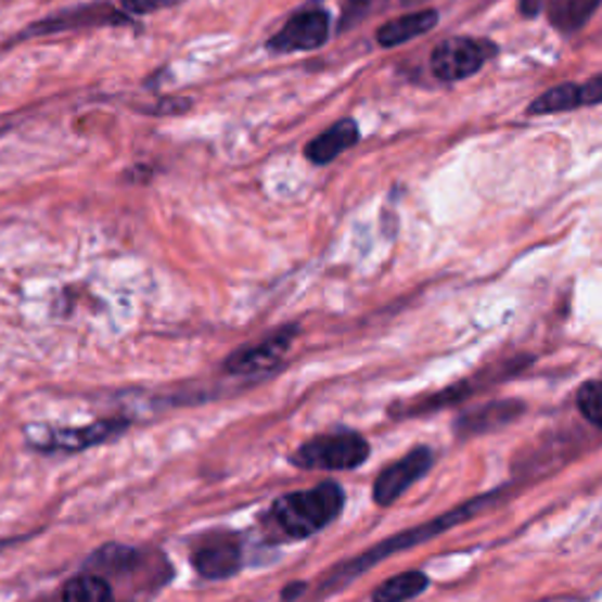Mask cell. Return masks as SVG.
Masks as SVG:
<instances>
[{"label": "cell", "mask_w": 602, "mask_h": 602, "mask_svg": "<svg viewBox=\"0 0 602 602\" xmlns=\"http://www.w3.org/2000/svg\"><path fill=\"white\" fill-rule=\"evenodd\" d=\"M344 489L337 483H320L280 497L271 509V521L290 539L313 537L337 521L344 511Z\"/></svg>", "instance_id": "obj_1"}, {"label": "cell", "mask_w": 602, "mask_h": 602, "mask_svg": "<svg viewBox=\"0 0 602 602\" xmlns=\"http://www.w3.org/2000/svg\"><path fill=\"white\" fill-rule=\"evenodd\" d=\"M492 497H495V495L475 497L473 501L464 503V507H457V509L450 511V513L438 515L436 521H428V523H424V525H417V527H412V529H405V531H400V535L388 537L386 541L376 543L374 549H370V551L362 553L360 558L351 560V563H346V565H342V567L334 569V572L330 574V577H328V581L323 584V588H320V591L328 593L330 588H337V586H344V584H348V581H354V579L360 577V574L366 572L368 567H372V565H376V563H382V560L390 558L394 553H398V551H402V549H412V546H417V543H424V541L436 539V537L440 535V531L452 529L454 525L464 523V521H469V517H473L478 511H483V509L487 507V501L492 499Z\"/></svg>", "instance_id": "obj_2"}, {"label": "cell", "mask_w": 602, "mask_h": 602, "mask_svg": "<svg viewBox=\"0 0 602 602\" xmlns=\"http://www.w3.org/2000/svg\"><path fill=\"white\" fill-rule=\"evenodd\" d=\"M370 457V443L354 431L325 433L311 438L292 454V464L311 471H348L358 469Z\"/></svg>", "instance_id": "obj_3"}, {"label": "cell", "mask_w": 602, "mask_h": 602, "mask_svg": "<svg viewBox=\"0 0 602 602\" xmlns=\"http://www.w3.org/2000/svg\"><path fill=\"white\" fill-rule=\"evenodd\" d=\"M495 54L497 46L492 40L452 36L431 52V72L440 80H461L481 72Z\"/></svg>", "instance_id": "obj_4"}, {"label": "cell", "mask_w": 602, "mask_h": 602, "mask_svg": "<svg viewBox=\"0 0 602 602\" xmlns=\"http://www.w3.org/2000/svg\"><path fill=\"white\" fill-rule=\"evenodd\" d=\"M135 20L125 12L118 3H88L78 8H68L57 15L46 17L40 24L29 26L22 34L24 38H38V36H50V34H66V31H82V29H102V26H128Z\"/></svg>", "instance_id": "obj_5"}, {"label": "cell", "mask_w": 602, "mask_h": 602, "mask_svg": "<svg viewBox=\"0 0 602 602\" xmlns=\"http://www.w3.org/2000/svg\"><path fill=\"white\" fill-rule=\"evenodd\" d=\"M330 38V17L320 8H304L283 24V29L276 31L266 48L278 54L316 50L325 46Z\"/></svg>", "instance_id": "obj_6"}, {"label": "cell", "mask_w": 602, "mask_h": 602, "mask_svg": "<svg viewBox=\"0 0 602 602\" xmlns=\"http://www.w3.org/2000/svg\"><path fill=\"white\" fill-rule=\"evenodd\" d=\"M433 466V452L428 447H414L410 454H405L402 459H398L396 464L386 466L380 475H376L374 487H372V497L380 507H390L402 492L431 471Z\"/></svg>", "instance_id": "obj_7"}, {"label": "cell", "mask_w": 602, "mask_h": 602, "mask_svg": "<svg viewBox=\"0 0 602 602\" xmlns=\"http://www.w3.org/2000/svg\"><path fill=\"white\" fill-rule=\"evenodd\" d=\"M294 328H287L283 332L273 334V337L259 342L257 346H247L235 351L229 360H227V370L233 374H255L261 370H271L276 368L280 358H283L294 340Z\"/></svg>", "instance_id": "obj_8"}, {"label": "cell", "mask_w": 602, "mask_h": 602, "mask_svg": "<svg viewBox=\"0 0 602 602\" xmlns=\"http://www.w3.org/2000/svg\"><path fill=\"white\" fill-rule=\"evenodd\" d=\"M243 551L233 539H215L193 553V567L207 579H227L241 569Z\"/></svg>", "instance_id": "obj_9"}, {"label": "cell", "mask_w": 602, "mask_h": 602, "mask_svg": "<svg viewBox=\"0 0 602 602\" xmlns=\"http://www.w3.org/2000/svg\"><path fill=\"white\" fill-rule=\"evenodd\" d=\"M523 412H525V405L521 400L487 402V405H483V408H475V410H469L466 414H461L457 422V433L464 438L478 436V433H487L492 428L507 426Z\"/></svg>", "instance_id": "obj_10"}, {"label": "cell", "mask_w": 602, "mask_h": 602, "mask_svg": "<svg viewBox=\"0 0 602 602\" xmlns=\"http://www.w3.org/2000/svg\"><path fill=\"white\" fill-rule=\"evenodd\" d=\"M358 139H360L358 123L354 118H344L340 123H334L323 135H318L313 142L306 146V158L316 165H328L334 158H340L344 151L356 146Z\"/></svg>", "instance_id": "obj_11"}, {"label": "cell", "mask_w": 602, "mask_h": 602, "mask_svg": "<svg viewBox=\"0 0 602 602\" xmlns=\"http://www.w3.org/2000/svg\"><path fill=\"white\" fill-rule=\"evenodd\" d=\"M436 26H438L436 10H419L382 24L380 29H376V40H380V46L384 48H398L402 43H410V40L433 31Z\"/></svg>", "instance_id": "obj_12"}, {"label": "cell", "mask_w": 602, "mask_h": 602, "mask_svg": "<svg viewBox=\"0 0 602 602\" xmlns=\"http://www.w3.org/2000/svg\"><path fill=\"white\" fill-rule=\"evenodd\" d=\"M598 8L600 0H549L546 12L558 31L574 34L586 26Z\"/></svg>", "instance_id": "obj_13"}, {"label": "cell", "mask_w": 602, "mask_h": 602, "mask_svg": "<svg viewBox=\"0 0 602 602\" xmlns=\"http://www.w3.org/2000/svg\"><path fill=\"white\" fill-rule=\"evenodd\" d=\"M581 108V88L579 82H563L539 94L535 102L527 106V116H551L567 114V111Z\"/></svg>", "instance_id": "obj_14"}, {"label": "cell", "mask_w": 602, "mask_h": 602, "mask_svg": "<svg viewBox=\"0 0 602 602\" xmlns=\"http://www.w3.org/2000/svg\"><path fill=\"white\" fill-rule=\"evenodd\" d=\"M428 588V577L424 572H402L394 579H386L374 588L372 602H405L412 600Z\"/></svg>", "instance_id": "obj_15"}, {"label": "cell", "mask_w": 602, "mask_h": 602, "mask_svg": "<svg viewBox=\"0 0 602 602\" xmlns=\"http://www.w3.org/2000/svg\"><path fill=\"white\" fill-rule=\"evenodd\" d=\"M64 602H114V593L106 579L97 574H80L64 586Z\"/></svg>", "instance_id": "obj_16"}, {"label": "cell", "mask_w": 602, "mask_h": 602, "mask_svg": "<svg viewBox=\"0 0 602 602\" xmlns=\"http://www.w3.org/2000/svg\"><path fill=\"white\" fill-rule=\"evenodd\" d=\"M118 428L120 426L116 422L114 424L108 422V424H94L90 428H80V431H54L50 447H54V450H80V447H88L108 436H114Z\"/></svg>", "instance_id": "obj_17"}, {"label": "cell", "mask_w": 602, "mask_h": 602, "mask_svg": "<svg viewBox=\"0 0 602 602\" xmlns=\"http://www.w3.org/2000/svg\"><path fill=\"white\" fill-rule=\"evenodd\" d=\"M577 405L586 422L602 428V382H586L577 394Z\"/></svg>", "instance_id": "obj_18"}, {"label": "cell", "mask_w": 602, "mask_h": 602, "mask_svg": "<svg viewBox=\"0 0 602 602\" xmlns=\"http://www.w3.org/2000/svg\"><path fill=\"white\" fill-rule=\"evenodd\" d=\"M179 3H184V0H118V5L128 12L132 20L137 17H146L153 15V12H161L167 8H175Z\"/></svg>", "instance_id": "obj_19"}, {"label": "cell", "mask_w": 602, "mask_h": 602, "mask_svg": "<svg viewBox=\"0 0 602 602\" xmlns=\"http://www.w3.org/2000/svg\"><path fill=\"white\" fill-rule=\"evenodd\" d=\"M135 551L130 549H120V546H108V549L100 551L94 558L92 563L97 565H104L106 569H123V567H130L135 563Z\"/></svg>", "instance_id": "obj_20"}, {"label": "cell", "mask_w": 602, "mask_h": 602, "mask_svg": "<svg viewBox=\"0 0 602 602\" xmlns=\"http://www.w3.org/2000/svg\"><path fill=\"white\" fill-rule=\"evenodd\" d=\"M581 106H595L602 104V76L581 82Z\"/></svg>", "instance_id": "obj_21"}, {"label": "cell", "mask_w": 602, "mask_h": 602, "mask_svg": "<svg viewBox=\"0 0 602 602\" xmlns=\"http://www.w3.org/2000/svg\"><path fill=\"white\" fill-rule=\"evenodd\" d=\"M546 0H521V12L525 17H535L537 12L543 8Z\"/></svg>", "instance_id": "obj_22"}, {"label": "cell", "mask_w": 602, "mask_h": 602, "mask_svg": "<svg viewBox=\"0 0 602 602\" xmlns=\"http://www.w3.org/2000/svg\"><path fill=\"white\" fill-rule=\"evenodd\" d=\"M304 584H294V586H287L285 591H283V600H292V598H299L302 593L299 591H304Z\"/></svg>", "instance_id": "obj_23"}]
</instances>
